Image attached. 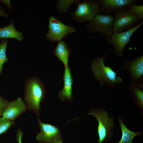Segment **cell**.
Segmentation results:
<instances>
[{"label":"cell","instance_id":"4","mask_svg":"<svg viewBox=\"0 0 143 143\" xmlns=\"http://www.w3.org/2000/svg\"><path fill=\"white\" fill-rule=\"evenodd\" d=\"M114 18L111 14H99L86 24L87 29L93 33H99L106 37L113 34Z\"/></svg>","mask_w":143,"mask_h":143},{"label":"cell","instance_id":"2","mask_svg":"<svg viewBox=\"0 0 143 143\" xmlns=\"http://www.w3.org/2000/svg\"><path fill=\"white\" fill-rule=\"evenodd\" d=\"M45 93L43 84L37 78L31 79L26 82L25 102L27 108L34 112L38 117L41 110L40 103L44 99Z\"/></svg>","mask_w":143,"mask_h":143},{"label":"cell","instance_id":"5","mask_svg":"<svg viewBox=\"0 0 143 143\" xmlns=\"http://www.w3.org/2000/svg\"><path fill=\"white\" fill-rule=\"evenodd\" d=\"M77 5V8L71 14L73 19L79 23L90 21L101 11L100 5L95 1L84 0Z\"/></svg>","mask_w":143,"mask_h":143},{"label":"cell","instance_id":"12","mask_svg":"<svg viewBox=\"0 0 143 143\" xmlns=\"http://www.w3.org/2000/svg\"><path fill=\"white\" fill-rule=\"evenodd\" d=\"M102 6L101 10L105 15L111 14L115 10L125 7L129 5L136 4L139 1L137 0H96Z\"/></svg>","mask_w":143,"mask_h":143},{"label":"cell","instance_id":"22","mask_svg":"<svg viewBox=\"0 0 143 143\" xmlns=\"http://www.w3.org/2000/svg\"><path fill=\"white\" fill-rule=\"evenodd\" d=\"M8 103L6 100L0 96V118Z\"/></svg>","mask_w":143,"mask_h":143},{"label":"cell","instance_id":"25","mask_svg":"<svg viewBox=\"0 0 143 143\" xmlns=\"http://www.w3.org/2000/svg\"><path fill=\"white\" fill-rule=\"evenodd\" d=\"M0 16H3L4 17H6L7 16V15L5 12L1 10L0 7Z\"/></svg>","mask_w":143,"mask_h":143},{"label":"cell","instance_id":"1","mask_svg":"<svg viewBox=\"0 0 143 143\" xmlns=\"http://www.w3.org/2000/svg\"><path fill=\"white\" fill-rule=\"evenodd\" d=\"M109 49L102 57L97 56L92 61L91 69L95 78L99 82L101 86L106 84L108 86L112 87L122 83V78L117 75V72H115L110 65L106 66L104 60L108 53L110 50Z\"/></svg>","mask_w":143,"mask_h":143},{"label":"cell","instance_id":"14","mask_svg":"<svg viewBox=\"0 0 143 143\" xmlns=\"http://www.w3.org/2000/svg\"><path fill=\"white\" fill-rule=\"evenodd\" d=\"M53 52L54 55L63 64L65 68L69 66L68 59L72 51L67 43L62 40L58 42Z\"/></svg>","mask_w":143,"mask_h":143},{"label":"cell","instance_id":"9","mask_svg":"<svg viewBox=\"0 0 143 143\" xmlns=\"http://www.w3.org/2000/svg\"><path fill=\"white\" fill-rule=\"evenodd\" d=\"M124 69L130 74L131 83L136 85L141 89H143V55L126 61L120 69Z\"/></svg>","mask_w":143,"mask_h":143},{"label":"cell","instance_id":"7","mask_svg":"<svg viewBox=\"0 0 143 143\" xmlns=\"http://www.w3.org/2000/svg\"><path fill=\"white\" fill-rule=\"evenodd\" d=\"M88 115H93L98 122V143H102L107 140L111 137V131L114 124L112 119L109 117L106 112L103 110H91Z\"/></svg>","mask_w":143,"mask_h":143},{"label":"cell","instance_id":"21","mask_svg":"<svg viewBox=\"0 0 143 143\" xmlns=\"http://www.w3.org/2000/svg\"><path fill=\"white\" fill-rule=\"evenodd\" d=\"M14 123V121L0 118V135L7 132Z\"/></svg>","mask_w":143,"mask_h":143},{"label":"cell","instance_id":"8","mask_svg":"<svg viewBox=\"0 0 143 143\" xmlns=\"http://www.w3.org/2000/svg\"><path fill=\"white\" fill-rule=\"evenodd\" d=\"M143 24L142 21L135 26L126 31L114 32L111 36L106 37L107 41L113 46L115 54L119 56H123L124 48L130 41L131 37Z\"/></svg>","mask_w":143,"mask_h":143},{"label":"cell","instance_id":"17","mask_svg":"<svg viewBox=\"0 0 143 143\" xmlns=\"http://www.w3.org/2000/svg\"><path fill=\"white\" fill-rule=\"evenodd\" d=\"M80 1L78 0H58L56 3V8L59 12L61 14H64L68 12L72 4L74 3L77 4Z\"/></svg>","mask_w":143,"mask_h":143},{"label":"cell","instance_id":"18","mask_svg":"<svg viewBox=\"0 0 143 143\" xmlns=\"http://www.w3.org/2000/svg\"><path fill=\"white\" fill-rule=\"evenodd\" d=\"M129 89L134 95L137 104L141 108L143 107V91L136 85L131 83Z\"/></svg>","mask_w":143,"mask_h":143},{"label":"cell","instance_id":"23","mask_svg":"<svg viewBox=\"0 0 143 143\" xmlns=\"http://www.w3.org/2000/svg\"><path fill=\"white\" fill-rule=\"evenodd\" d=\"M23 135V133L22 131L20 129H18L16 135V138L19 143H22V139Z\"/></svg>","mask_w":143,"mask_h":143},{"label":"cell","instance_id":"19","mask_svg":"<svg viewBox=\"0 0 143 143\" xmlns=\"http://www.w3.org/2000/svg\"><path fill=\"white\" fill-rule=\"evenodd\" d=\"M7 43V40H5L2 41L0 43V75L3 70V64L8 60L7 57L6 53Z\"/></svg>","mask_w":143,"mask_h":143},{"label":"cell","instance_id":"3","mask_svg":"<svg viewBox=\"0 0 143 143\" xmlns=\"http://www.w3.org/2000/svg\"><path fill=\"white\" fill-rule=\"evenodd\" d=\"M111 12L114 15L113 32L126 31L137 25L140 20L126 7L115 10Z\"/></svg>","mask_w":143,"mask_h":143},{"label":"cell","instance_id":"15","mask_svg":"<svg viewBox=\"0 0 143 143\" xmlns=\"http://www.w3.org/2000/svg\"><path fill=\"white\" fill-rule=\"evenodd\" d=\"M15 38L19 41L23 38L22 33L17 31L15 28L13 21L8 25L0 29V38Z\"/></svg>","mask_w":143,"mask_h":143},{"label":"cell","instance_id":"24","mask_svg":"<svg viewBox=\"0 0 143 143\" xmlns=\"http://www.w3.org/2000/svg\"><path fill=\"white\" fill-rule=\"evenodd\" d=\"M2 3L4 4L6 6L8 7L9 8H11V6L9 0H1V1Z\"/></svg>","mask_w":143,"mask_h":143},{"label":"cell","instance_id":"11","mask_svg":"<svg viewBox=\"0 0 143 143\" xmlns=\"http://www.w3.org/2000/svg\"><path fill=\"white\" fill-rule=\"evenodd\" d=\"M27 108L24 102L20 98L8 103L2 114V118L7 120H14L24 113Z\"/></svg>","mask_w":143,"mask_h":143},{"label":"cell","instance_id":"20","mask_svg":"<svg viewBox=\"0 0 143 143\" xmlns=\"http://www.w3.org/2000/svg\"><path fill=\"white\" fill-rule=\"evenodd\" d=\"M131 12L137 16L140 20H143V5L132 4L126 7Z\"/></svg>","mask_w":143,"mask_h":143},{"label":"cell","instance_id":"10","mask_svg":"<svg viewBox=\"0 0 143 143\" xmlns=\"http://www.w3.org/2000/svg\"><path fill=\"white\" fill-rule=\"evenodd\" d=\"M38 118L41 131L36 136L37 141L39 143H62L63 140L59 129L54 125L42 122Z\"/></svg>","mask_w":143,"mask_h":143},{"label":"cell","instance_id":"6","mask_svg":"<svg viewBox=\"0 0 143 143\" xmlns=\"http://www.w3.org/2000/svg\"><path fill=\"white\" fill-rule=\"evenodd\" d=\"M75 31L73 26L65 24L51 16L49 18L48 31L46 37L52 42H58Z\"/></svg>","mask_w":143,"mask_h":143},{"label":"cell","instance_id":"13","mask_svg":"<svg viewBox=\"0 0 143 143\" xmlns=\"http://www.w3.org/2000/svg\"><path fill=\"white\" fill-rule=\"evenodd\" d=\"M63 80L64 87L59 92L58 97L62 101L67 100L71 101L73 98L72 95L73 79L71 70L69 66L65 68Z\"/></svg>","mask_w":143,"mask_h":143},{"label":"cell","instance_id":"16","mask_svg":"<svg viewBox=\"0 0 143 143\" xmlns=\"http://www.w3.org/2000/svg\"><path fill=\"white\" fill-rule=\"evenodd\" d=\"M118 121L122 131V134L120 140L118 143H132L133 139L135 136L141 135L142 132L140 131L134 132L127 128L121 118H119Z\"/></svg>","mask_w":143,"mask_h":143}]
</instances>
